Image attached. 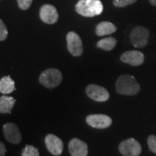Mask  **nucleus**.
Returning a JSON list of instances; mask_svg holds the SVG:
<instances>
[{"label":"nucleus","mask_w":156,"mask_h":156,"mask_svg":"<svg viewBox=\"0 0 156 156\" xmlns=\"http://www.w3.org/2000/svg\"><path fill=\"white\" fill-rule=\"evenodd\" d=\"M85 92L90 98L98 102H105L110 96L106 88L94 84L89 85L85 89Z\"/></svg>","instance_id":"nucleus-6"},{"label":"nucleus","mask_w":156,"mask_h":156,"mask_svg":"<svg viewBox=\"0 0 156 156\" xmlns=\"http://www.w3.org/2000/svg\"><path fill=\"white\" fill-rule=\"evenodd\" d=\"M116 89L121 95H134L140 92V86L134 76L124 75L117 79Z\"/></svg>","instance_id":"nucleus-1"},{"label":"nucleus","mask_w":156,"mask_h":156,"mask_svg":"<svg viewBox=\"0 0 156 156\" xmlns=\"http://www.w3.org/2000/svg\"><path fill=\"white\" fill-rule=\"evenodd\" d=\"M22 156H39V152L33 145H26L22 152Z\"/></svg>","instance_id":"nucleus-18"},{"label":"nucleus","mask_w":156,"mask_h":156,"mask_svg":"<svg viewBox=\"0 0 156 156\" xmlns=\"http://www.w3.org/2000/svg\"><path fill=\"white\" fill-rule=\"evenodd\" d=\"M45 144L48 151L52 155L58 156L62 153L64 147L63 142L57 136L53 134H47L45 137Z\"/></svg>","instance_id":"nucleus-9"},{"label":"nucleus","mask_w":156,"mask_h":156,"mask_svg":"<svg viewBox=\"0 0 156 156\" xmlns=\"http://www.w3.org/2000/svg\"><path fill=\"white\" fill-rule=\"evenodd\" d=\"M147 145L150 150L156 154V136L151 135L147 138Z\"/></svg>","instance_id":"nucleus-21"},{"label":"nucleus","mask_w":156,"mask_h":156,"mask_svg":"<svg viewBox=\"0 0 156 156\" xmlns=\"http://www.w3.org/2000/svg\"><path fill=\"white\" fill-rule=\"evenodd\" d=\"M149 1L152 5L156 6V0H149Z\"/></svg>","instance_id":"nucleus-24"},{"label":"nucleus","mask_w":156,"mask_h":156,"mask_svg":"<svg viewBox=\"0 0 156 156\" xmlns=\"http://www.w3.org/2000/svg\"><path fill=\"white\" fill-rule=\"evenodd\" d=\"M86 122L93 128L106 129L112 124V119L105 114H91L86 117Z\"/></svg>","instance_id":"nucleus-8"},{"label":"nucleus","mask_w":156,"mask_h":156,"mask_svg":"<svg viewBox=\"0 0 156 156\" xmlns=\"http://www.w3.org/2000/svg\"><path fill=\"white\" fill-rule=\"evenodd\" d=\"M15 90V82L9 76H5L0 80V93L3 94H9Z\"/></svg>","instance_id":"nucleus-16"},{"label":"nucleus","mask_w":156,"mask_h":156,"mask_svg":"<svg viewBox=\"0 0 156 156\" xmlns=\"http://www.w3.org/2000/svg\"><path fill=\"white\" fill-rule=\"evenodd\" d=\"M16 100L13 97L2 95L0 97V113L10 114Z\"/></svg>","instance_id":"nucleus-15"},{"label":"nucleus","mask_w":156,"mask_h":156,"mask_svg":"<svg viewBox=\"0 0 156 156\" xmlns=\"http://www.w3.org/2000/svg\"><path fill=\"white\" fill-rule=\"evenodd\" d=\"M116 45V40L112 37L105 38L99 41L97 44V46L101 49L105 51H111Z\"/></svg>","instance_id":"nucleus-17"},{"label":"nucleus","mask_w":156,"mask_h":156,"mask_svg":"<svg viewBox=\"0 0 156 156\" xmlns=\"http://www.w3.org/2000/svg\"><path fill=\"white\" fill-rule=\"evenodd\" d=\"M7 35H8V31H7V27L2 20L0 19V41H2L7 38Z\"/></svg>","instance_id":"nucleus-20"},{"label":"nucleus","mask_w":156,"mask_h":156,"mask_svg":"<svg viewBox=\"0 0 156 156\" xmlns=\"http://www.w3.org/2000/svg\"><path fill=\"white\" fill-rule=\"evenodd\" d=\"M119 151L124 156H139L142 152V147L136 140L129 138L121 142Z\"/></svg>","instance_id":"nucleus-5"},{"label":"nucleus","mask_w":156,"mask_h":156,"mask_svg":"<svg viewBox=\"0 0 156 156\" xmlns=\"http://www.w3.org/2000/svg\"><path fill=\"white\" fill-rule=\"evenodd\" d=\"M6 151H7V150H6L5 145L2 142H0V156H5Z\"/></svg>","instance_id":"nucleus-23"},{"label":"nucleus","mask_w":156,"mask_h":156,"mask_svg":"<svg viewBox=\"0 0 156 156\" xmlns=\"http://www.w3.org/2000/svg\"><path fill=\"white\" fill-rule=\"evenodd\" d=\"M69 151L71 156H87L88 154V147L85 142L77 138L70 140Z\"/></svg>","instance_id":"nucleus-13"},{"label":"nucleus","mask_w":156,"mask_h":156,"mask_svg":"<svg viewBox=\"0 0 156 156\" xmlns=\"http://www.w3.org/2000/svg\"><path fill=\"white\" fill-rule=\"evenodd\" d=\"M75 9L78 14L82 16L92 17L102 13L103 5L101 0H79Z\"/></svg>","instance_id":"nucleus-2"},{"label":"nucleus","mask_w":156,"mask_h":156,"mask_svg":"<svg viewBox=\"0 0 156 156\" xmlns=\"http://www.w3.org/2000/svg\"><path fill=\"white\" fill-rule=\"evenodd\" d=\"M3 132L6 140L12 144H18L21 142L22 136L18 127L14 123H7L3 126Z\"/></svg>","instance_id":"nucleus-10"},{"label":"nucleus","mask_w":156,"mask_h":156,"mask_svg":"<svg viewBox=\"0 0 156 156\" xmlns=\"http://www.w3.org/2000/svg\"><path fill=\"white\" fill-rule=\"evenodd\" d=\"M19 7L23 10H26L29 9L31 4L33 2V0H17Z\"/></svg>","instance_id":"nucleus-22"},{"label":"nucleus","mask_w":156,"mask_h":156,"mask_svg":"<svg viewBox=\"0 0 156 156\" xmlns=\"http://www.w3.org/2000/svg\"><path fill=\"white\" fill-rule=\"evenodd\" d=\"M145 60L144 54L139 51H128L121 56V61L132 66H140Z\"/></svg>","instance_id":"nucleus-12"},{"label":"nucleus","mask_w":156,"mask_h":156,"mask_svg":"<svg viewBox=\"0 0 156 156\" xmlns=\"http://www.w3.org/2000/svg\"><path fill=\"white\" fill-rule=\"evenodd\" d=\"M150 32L145 27L137 26L134 28L130 34L131 42L134 47L144 48L147 46Z\"/></svg>","instance_id":"nucleus-4"},{"label":"nucleus","mask_w":156,"mask_h":156,"mask_svg":"<svg viewBox=\"0 0 156 156\" xmlns=\"http://www.w3.org/2000/svg\"><path fill=\"white\" fill-rule=\"evenodd\" d=\"M39 81L47 88H53L58 86L62 81V73L57 69H46L41 74L39 77Z\"/></svg>","instance_id":"nucleus-3"},{"label":"nucleus","mask_w":156,"mask_h":156,"mask_svg":"<svg viewBox=\"0 0 156 156\" xmlns=\"http://www.w3.org/2000/svg\"><path fill=\"white\" fill-rule=\"evenodd\" d=\"M67 48L69 53L75 56L83 54V46L80 37L75 32H69L67 35Z\"/></svg>","instance_id":"nucleus-7"},{"label":"nucleus","mask_w":156,"mask_h":156,"mask_svg":"<svg viewBox=\"0 0 156 156\" xmlns=\"http://www.w3.org/2000/svg\"><path fill=\"white\" fill-rule=\"evenodd\" d=\"M137 0H113V4L116 7H124L135 3Z\"/></svg>","instance_id":"nucleus-19"},{"label":"nucleus","mask_w":156,"mask_h":156,"mask_svg":"<svg viewBox=\"0 0 156 156\" xmlns=\"http://www.w3.org/2000/svg\"><path fill=\"white\" fill-rule=\"evenodd\" d=\"M116 31V27L111 22H101L95 28V34L98 36H104L114 34Z\"/></svg>","instance_id":"nucleus-14"},{"label":"nucleus","mask_w":156,"mask_h":156,"mask_svg":"<svg viewBox=\"0 0 156 156\" xmlns=\"http://www.w3.org/2000/svg\"><path fill=\"white\" fill-rule=\"evenodd\" d=\"M40 17L43 22L46 24H54L57 22L58 15L53 5H44L40 9Z\"/></svg>","instance_id":"nucleus-11"}]
</instances>
